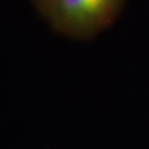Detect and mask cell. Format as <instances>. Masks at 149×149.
<instances>
[{"label": "cell", "instance_id": "2", "mask_svg": "<svg viewBox=\"0 0 149 149\" xmlns=\"http://www.w3.org/2000/svg\"><path fill=\"white\" fill-rule=\"evenodd\" d=\"M31 1L34 5V7L40 11V13L44 16L56 0H31Z\"/></svg>", "mask_w": 149, "mask_h": 149}, {"label": "cell", "instance_id": "1", "mask_svg": "<svg viewBox=\"0 0 149 149\" xmlns=\"http://www.w3.org/2000/svg\"><path fill=\"white\" fill-rule=\"evenodd\" d=\"M126 0H56L44 15L56 32L90 39L112 26Z\"/></svg>", "mask_w": 149, "mask_h": 149}]
</instances>
